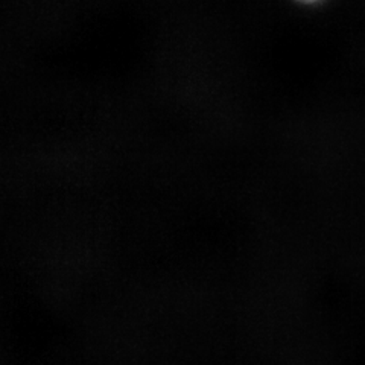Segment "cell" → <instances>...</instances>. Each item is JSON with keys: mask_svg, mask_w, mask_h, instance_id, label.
<instances>
[{"mask_svg": "<svg viewBox=\"0 0 365 365\" xmlns=\"http://www.w3.org/2000/svg\"><path fill=\"white\" fill-rule=\"evenodd\" d=\"M300 2H315V0H300Z\"/></svg>", "mask_w": 365, "mask_h": 365, "instance_id": "cell-1", "label": "cell"}]
</instances>
